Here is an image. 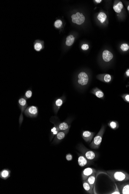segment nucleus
<instances>
[{"label": "nucleus", "mask_w": 129, "mask_h": 194, "mask_svg": "<svg viewBox=\"0 0 129 194\" xmlns=\"http://www.w3.org/2000/svg\"><path fill=\"white\" fill-rule=\"evenodd\" d=\"M108 125L113 130H116L119 127L118 122L116 120H110L108 122Z\"/></svg>", "instance_id": "nucleus-22"}, {"label": "nucleus", "mask_w": 129, "mask_h": 194, "mask_svg": "<svg viewBox=\"0 0 129 194\" xmlns=\"http://www.w3.org/2000/svg\"><path fill=\"white\" fill-rule=\"evenodd\" d=\"M97 18L101 23H103L107 19V15L104 12H100L98 14Z\"/></svg>", "instance_id": "nucleus-24"}, {"label": "nucleus", "mask_w": 129, "mask_h": 194, "mask_svg": "<svg viewBox=\"0 0 129 194\" xmlns=\"http://www.w3.org/2000/svg\"><path fill=\"white\" fill-rule=\"evenodd\" d=\"M62 22L61 20L58 19L56 20L54 23V26L56 28H60L62 27Z\"/></svg>", "instance_id": "nucleus-27"}, {"label": "nucleus", "mask_w": 129, "mask_h": 194, "mask_svg": "<svg viewBox=\"0 0 129 194\" xmlns=\"http://www.w3.org/2000/svg\"><path fill=\"white\" fill-rule=\"evenodd\" d=\"M74 41L75 38L73 35H70L67 37L65 43H66V45H67V46H71L74 43Z\"/></svg>", "instance_id": "nucleus-25"}, {"label": "nucleus", "mask_w": 129, "mask_h": 194, "mask_svg": "<svg viewBox=\"0 0 129 194\" xmlns=\"http://www.w3.org/2000/svg\"><path fill=\"white\" fill-rule=\"evenodd\" d=\"M102 58L104 61L108 63L112 60L113 55L110 51L105 50L102 52Z\"/></svg>", "instance_id": "nucleus-16"}, {"label": "nucleus", "mask_w": 129, "mask_h": 194, "mask_svg": "<svg viewBox=\"0 0 129 194\" xmlns=\"http://www.w3.org/2000/svg\"><path fill=\"white\" fill-rule=\"evenodd\" d=\"M77 149L86 158L90 160H95L97 158V154L96 152L87 149L82 143L78 144L77 147Z\"/></svg>", "instance_id": "nucleus-2"}, {"label": "nucleus", "mask_w": 129, "mask_h": 194, "mask_svg": "<svg viewBox=\"0 0 129 194\" xmlns=\"http://www.w3.org/2000/svg\"><path fill=\"white\" fill-rule=\"evenodd\" d=\"M66 158L68 161H71L73 159V156L71 153H68L66 155Z\"/></svg>", "instance_id": "nucleus-32"}, {"label": "nucleus", "mask_w": 129, "mask_h": 194, "mask_svg": "<svg viewBox=\"0 0 129 194\" xmlns=\"http://www.w3.org/2000/svg\"><path fill=\"white\" fill-rule=\"evenodd\" d=\"M126 76L127 77H129V69L127 70V71L125 72Z\"/></svg>", "instance_id": "nucleus-33"}, {"label": "nucleus", "mask_w": 129, "mask_h": 194, "mask_svg": "<svg viewBox=\"0 0 129 194\" xmlns=\"http://www.w3.org/2000/svg\"><path fill=\"white\" fill-rule=\"evenodd\" d=\"M96 170L91 167H88L84 169L82 173V177L83 181H85L91 175L96 173Z\"/></svg>", "instance_id": "nucleus-12"}, {"label": "nucleus", "mask_w": 129, "mask_h": 194, "mask_svg": "<svg viewBox=\"0 0 129 194\" xmlns=\"http://www.w3.org/2000/svg\"><path fill=\"white\" fill-rule=\"evenodd\" d=\"M42 45L40 43L37 42L34 45V49L37 51H40L43 49Z\"/></svg>", "instance_id": "nucleus-26"}, {"label": "nucleus", "mask_w": 129, "mask_h": 194, "mask_svg": "<svg viewBox=\"0 0 129 194\" xmlns=\"http://www.w3.org/2000/svg\"><path fill=\"white\" fill-rule=\"evenodd\" d=\"M121 97L124 101L129 103V94H123L121 95Z\"/></svg>", "instance_id": "nucleus-30"}, {"label": "nucleus", "mask_w": 129, "mask_h": 194, "mask_svg": "<svg viewBox=\"0 0 129 194\" xmlns=\"http://www.w3.org/2000/svg\"><path fill=\"white\" fill-rule=\"evenodd\" d=\"M117 186L121 194H129V182L118 183Z\"/></svg>", "instance_id": "nucleus-14"}, {"label": "nucleus", "mask_w": 129, "mask_h": 194, "mask_svg": "<svg viewBox=\"0 0 129 194\" xmlns=\"http://www.w3.org/2000/svg\"><path fill=\"white\" fill-rule=\"evenodd\" d=\"M58 118L56 116L51 117L50 121L54 125H57L59 130L64 131L71 128V124L73 119L71 118H68L65 121L60 122L58 120Z\"/></svg>", "instance_id": "nucleus-3"}, {"label": "nucleus", "mask_w": 129, "mask_h": 194, "mask_svg": "<svg viewBox=\"0 0 129 194\" xmlns=\"http://www.w3.org/2000/svg\"><path fill=\"white\" fill-rule=\"evenodd\" d=\"M83 186L85 191L88 193L93 194L94 193L93 189L91 187L90 185L87 182L86 180L83 181Z\"/></svg>", "instance_id": "nucleus-20"}, {"label": "nucleus", "mask_w": 129, "mask_h": 194, "mask_svg": "<svg viewBox=\"0 0 129 194\" xmlns=\"http://www.w3.org/2000/svg\"><path fill=\"white\" fill-rule=\"evenodd\" d=\"M11 171L8 169H5L0 172V177L3 180H6L10 177Z\"/></svg>", "instance_id": "nucleus-18"}, {"label": "nucleus", "mask_w": 129, "mask_h": 194, "mask_svg": "<svg viewBox=\"0 0 129 194\" xmlns=\"http://www.w3.org/2000/svg\"><path fill=\"white\" fill-rule=\"evenodd\" d=\"M120 48L122 51L126 52L128 50L129 46L126 43H123L121 45Z\"/></svg>", "instance_id": "nucleus-29"}, {"label": "nucleus", "mask_w": 129, "mask_h": 194, "mask_svg": "<svg viewBox=\"0 0 129 194\" xmlns=\"http://www.w3.org/2000/svg\"><path fill=\"white\" fill-rule=\"evenodd\" d=\"M65 100H66V97L65 95H63L61 97L56 98L54 101L53 104V109L55 114H57L59 110L65 102Z\"/></svg>", "instance_id": "nucleus-6"}, {"label": "nucleus", "mask_w": 129, "mask_h": 194, "mask_svg": "<svg viewBox=\"0 0 129 194\" xmlns=\"http://www.w3.org/2000/svg\"><path fill=\"white\" fill-rule=\"evenodd\" d=\"M81 49L83 50H87L89 49V46L87 44H83L82 45Z\"/></svg>", "instance_id": "nucleus-31"}, {"label": "nucleus", "mask_w": 129, "mask_h": 194, "mask_svg": "<svg viewBox=\"0 0 129 194\" xmlns=\"http://www.w3.org/2000/svg\"><path fill=\"white\" fill-rule=\"evenodd\" d=\"M78 83L79 85L85 86L87 85L89 81V77L86 72H80L78 74Z\"/></svg>", "instance_id": "nucleus-8"}, {"label": "nucleus", "mask_w": 129, "mask_h": 194, "mask_svg": "<svg viewBox=\"0 0 129 194\" xmlns=\"http://www.w3.org/2000/svg\"><path fill=\"white\" fill-rule=\"evenodd\" d=\"M95 173H96L92 174L86 180L90 185L91 187L93 189L94 188V185H95V180H96V174Z\"/></svg>", "instance_id": "nucleus-19"}, {"label": "nucleus", "mask_w": 129, "mask_h": 194, "mask_svg": "<svg viewBox=\"0 0 129 194\" xmlns=\"http://www.w3.org/2000/svg\"><path fill=\"white\" fill-rule=\"evenodd\" d=\"M78 163L79 166L81 167H84L92 164V161L86 158L82 154L78 153Z\"/></svg>", "instance_id": "nucleus-11"}, {"label": "nucleus", "mask_w": 129, "mask_h": 194, "mask_svg": "<svg viewBox=\"0 0 129 194\" xmlns=\"http://www.w3.org/2000/svg\"><path fill=\"white\" fill-rule=\"evenodd\" d=\"M18 104L21 111L20 117L19 118V126H21L23 120V113L25 112V110L27 108V104L26 99L25 97H21L18 100Z\"/></svg>", "instance_id": "nucleus-5"}, {"label": "nucleus", "mask_w": 129, "mask_h": 194, "mask_svg": "<svg viewBox=\"0 0 129 194\" xmlns=\"http://www.w3.org/2000/svg\"><path fill=\"white\" fill-rule=\"evenodd\" d=\"M97 78L102 82L109 83L112 80V76L108 74H99L97 76Z\"/></svg>", "instance_id": "nucleus-15"}, {"label": "nucleus", "mask_w": 129, "mask_h": 194, "mask_svg": "<svg viewBox=\"0 0 129 194\" xmlns=\"http://www.w3.org/2000/svg\"><path fill=\"white\" fill-rule=\"evenodd\" d=\"M127 10H128V11H129V5L128 6V8H127Z\"/></svg>", "instance_id": "nucleus-35"}, {"label": "nucleus", "mask_w": 129, "mask_h": 194, "mask_svg": "<svg viewBox=\"0 0 129 194\" xmlns=\"http://www.w3.org/2000/svg\"><path fill=\"white\" fill-rule=\"evenodd\" d=\"M59 131H60L59 130L57 125H54V127L51 129V131L50 141L53 138H54V136L57 135V134Z\"/></svg>", "instance_id": "nucleus-23"}, {"label": "nucleus", "mask_w": 129, "mask_h": 194, "mask_svg": "<svg viewBox=\"0 0 129 194\" xmlns=\"http://www.w3.org/2000/svg\"><path fill=\"white\" fill-rule=\"evenodd\" d=\"M108 176L115 182H125L129 180V174L122 170H109L107 171Z\"/></svg>", "instance_id": "nucleus-1"}, {"label": "nucleus", "mask_w": 129, "mask_h": 194, "mask_svg": "<svg viewBox=\"0 0 129 194\" xmlns=\"http://www.w3.org/2000/svg\"><path fill=\"white\" fill-rule=\"evenodd\" d=\"M91 93L95 95V96H96L98 98L102 99L104 98V93L102 90L99 89L97 87H95V88H93L91 91Z\"/></svg>", "instance_id": "nucleus-17"}, {"label": "nucleus", "mask_w": 129, "mask_h": 194, "mask_svg": "<svg viewBox=\"0 0 129 194\" xmlns=\"http://www.w3.org/2000/svg\"><path fill=\"white\" fill-rule=\"evenodd\" d=\"M95 135V133L89 131H83L82 133V136L85 142L90 143Z\"/></svg>", "instance_id": "nucleus-13"}, {"label": "nucleus", "mask_w": 129, "mask_h": 194, "mask_svg": "<svg viewBox=\"0 0 129 194\" xmlns=\"http://www.w3.org/2000/svg\"><path fill=\"white\" fill-rule=\"evenodd\" d=\"M69 129L70 128H69L67 130L60 131H59L57 135L54 138V140L52 142L53 144H57L59 143L68 133Z\"/></svg>", "instance_id": "nucleus-10"}, {"label": "nucleus", "mask_w": 129, "mask_h": 194, "mask_svg": "<svg viewBox=\"0 0 129 194\" xmlns=\"http://www.w3.org/2000/svg\"><path fill=\"white\" fill-rule=\"evenodd\" d=\"M106 126L105 125H102L101 129L98 133L97 134L94 138L93 141L89 146L92 149H99L102 142L103 135L105 131Z\"/></svg>", "instance_id": "nucleus-4"}, {"label": "nucleus", "mask_w": 129, "mask_h": 194, "mask_svg": "<svg viewBox=\"0 0 129 194\" xmlns=\"http://www.w3.org/2000/svg\"><path fill=\"white\" fill-rule=\"evenodd\" d=\"M32 96V91L31 90H28L26 91L25 92V98H26V99H29L31 98Z\"/></svg>", "instance_id": "nucleus-28"}, {"label": "nucleus", "mask_w": 129, "mask_h": 194, "mask_svg": "<svg viewBox=\"0 0 129 194\" xmlns=\"http://www.w3.org/2000/svg\"><path fill=\"white\" fill-rule=\"evenodd\" d=\"M72 22L73 23L77 24L78 25H81L84 22L85 17L82 13H80L79 12H77L75 14H73L71 16Z\"/></svg>", "instance_id": "nucleus-9"}, {"label": "nucleus", "mask_w": 129, "mask_h": 194, "mask_svg": "<svg viewBox=\"0 0 129 194\" xmlns=\"http://www.w3.org/2000/svg\"><path fill=\"white\" fill-rule=\"evenodd\" d=\"M26 116L29 118H36L38 114V108L35 106L28 107L25 110L24 112Z\"/></svg>", "instance_id": "nucleus-7"}, {"label": "nucleus", "mask_w": 129, "mask_h": 194, "mask_svg": "<svg viewBox=\"0 0 129 194\" xmlns=\"http://www.w3.org/2000/svg\"><path fill=\"white\" fill-rule=\"evenodd\" d=\"M114 11L117 13L121 12L122 9L123 8V5L121 2H119L117 4H115L113 7Z\"/></svg>", "instance_id": "nucleus-21"}, {"label": "nucleus", "mask_w": 129, "mask_h": 194, "mask_svg": "<svg viewBox=\"0 0 129 194\" xmlns=\"http://www.w3.org/2000/svg\"><path fill=\"white\" fill-rule=\"evenodd\" d=\"M95 1V3L98 4V3H101V2L102 1V0H95V1Z\"/></svg>", "instance_id": "nucleus-34"}]
</instances>
